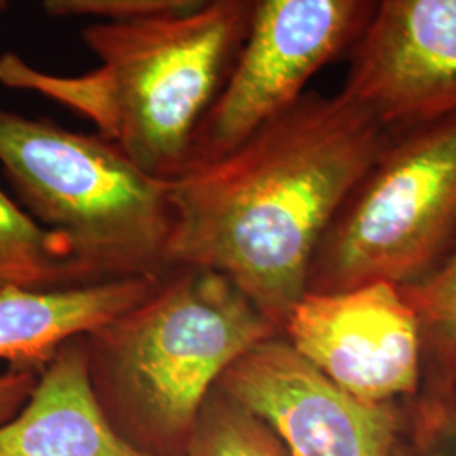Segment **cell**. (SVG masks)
Here are the masks:
<instances>
[{"label":"cell","instance_id":"6da1fadb","mask_svg":"<svg viewBox=\"0 0 456 456\" xmlns=\"http://www.w3.org/2000/svg\"><path fill=\"white\" fill-rule=\"evenodd\" d=\"M392 134L342 90H306L169 181V269L224 274L282 335L316 247Z\"/></svg>","mask_w":456,"mask_h":456},{"label":"cell","instance_id":"7a4b0ae2","mask_svg":"<svg viewBox=\"0 0 456 456\" xmlns=\"http://www.w3.org/2000/svg\"><path fill=\"white\" fill-rule=\"evenodd\" d=\"M247 19L248 0H218L178 16L100 20L82 33L94 69L54 75L5 53L0 83L63 105L151 176L175 180L232 77Z\"/></svg>","mask_w":456,"mask_h":456},{"label":"cell","instance_id":"3957f363","mask_svg":"<svg viewBox=\"0 0 456 456\" xmlns=\"http://www.w3.org/2000/svg\"><path fill=\"white\" fill-rule=\"evenodd\" d=\"M276 335L228 277L173 267L83 345L98 406L118 436L147 456H184L220 377Z\"/></svg>","mask_w":456,"mask_h":456},{"label":"cell","instance_id":"277c9868","mask_svg":"<svg viewBox=\"0 0 456 456\" xmlns=\"http://www.w3.org/2000/svg\"><path fill=\"white\" fill-rule=\"evenodd\" d=\"M0 164L26 212L65 240L92 282L169 271V181L114 141L0 110Z\"/></svg>","mask_w":456,"mask_h":456},{"label":"cell","instance_id":"5b68a950","mask_svg":"<svg viewBox=\"0 0 456 456\" xmlns=\"http://www.w3.org/2000/svg\"><path fill=\"white\" fill-rule=\"evenodd\" d=\"M456 242V112L391 141L314 250L306 293L375 281L406 286L429 274Z\"/></svg>","mask_w":456,"mask_h":456},{"label":"cell","instance_id":"8992f818","mask_svg":"<svg viewBox=\"0 0 456 456\" xmlns=\"http://www.w3.org/2000/svg\"><path fill=\"white\" fill-rule=\"evenodd\" d=\"M375 2L248 0L244 45L224 94L196 134L186 169L228 152L301 97L326 66L350 58Z\"/></svg>","mask_w":456,"mask_h":456},{"label":"cell","instance_id":"52a82bcc","mask_svg":"<svg viewBox=\"0 0 456 456\" xmlns=\"http://www.w3.org/2000/svg\"><path fill=\"white\" fill-rule=\"evenodd\" d=\"M215 387L259 416L291 456H414L409 409L352 395L282 335L252 346Z\"/></svg>","mask_w":456,"mask_h":456},{"label":"cell","instance_id":"ba28073f","mask_svg":"<svg viewBox=\"0 0 456 456\" xmlns=\"http://www.w3.org/2000/svg\"><path fill=\"white\" fill-rule=\"evenodd\" d=\"M282 337L323 374L369 403L418 397L423 348L418 318L397 284L305 293Z\"/></svg>","mask_w":456,"mask_h":456},{"label":"cell","instance_id":"9c48e42d","mask_svg":"<svg viewBox=\"0 0 456 456\" xmlns=\"http://www.w3.org/2000/svg\"><path fill=\"white\" fill-rule=\"evenodd\" d=\"M345 95L391 132L456 112V0H377Z\"/></svg>","mask_w":456,"mask_h":456},{"label":"cell","instance_id":"30bf717a","mask_svg":"<svg viewBox=\"0 0 456 456\" xmlns=\"http://www.w3.org/2000/svg\"><path fill=\"white\" fill-rule=\"evenodd\" d=\"M0 456H147L109 423L92 389L83 337L49 360L24 408L0 426Z\"/></svg>","mask_w":456,"mask_h":456},{"label":"cell","instance_id":"8fae6325","mask_svg":"<svg viewBox=\"0 0 456 456\" xmlns=\"http://www.w3.org/2000/svg\"><path fill=\"white\" fill-rule=\"evenodd\" d=\"M161 277H124L63 289L0 293V360L12 370L41 374L63 343L97 330L137 305Z\"/></svg>","mask_w":456,"mask_h":456},{"label":"cell","instance_id":"7c38bea8","mask_svg":"<svg viewBox=\"0 0 456 456\" xmlns=\"http://www.w3.org/2000/svg\"><path fill=\"white\" fill-rule=\"evenodd\" d=\"M399 288L418 318L423 348L421 387L408 403L409 414L414 423H426L455 403L456 242L429 274Z\"/></svg>","mask_w":456,"mask_h":456},{"label":"cell","instance_id":"4fadbf2b","mask_svg":"<svg viewBox=\"0 0 456 456\" xmlns=\"http://www.w3.org/2000/svg\"><path fill=\"white\" fill-rule=\"evenodd\" d=\"M85 284L94 282L73 261L65 240L0 191V293Z\"/></svg>","mask_w":456,"mask_h":456},{"label":"cell","instance_id":"5bb4252c","mask_svg":"<svg viewBox=\"0 0 456 456\" xmlns=\"http://www.w3.org/2000/svg\"><path fill=\"white\" fill-rule=\"evenodd\" d=\"M184 456H291L276 433L215 387L198 416Z\"/></svg>","mask_w":456,"mask_h":456},{"label":"cell","instance_id":"9a60e30c","mask_svg":"<svg viewBox=\"0 0 456 456\" xmlns=\"http://www.w3.org/2000/svg\"><path fill=\"white\" fill-rule=\"evenodd\" d=\"M218 0H43L54 17H98L102 20L178 16L208 7Z\"/></svg>","mask_w":456,"mask_h":456},{"label":"cell","instance_id":"2e32d148","mask_svg":"<svg viewBox=\"0 0 456 456\" xmlns=\"http://www.w3.org/2000/svg\"><path fill=\"white\" fill-rule=\"evenodd\" d=\"M409 436L414 456H456V403L438 419L409 421Z\"/></svg>","mask_w":456,"mask_h":456},{"label":"cell","instance_id":"e0dca14e","mask_svg":"<svg viewBox=\"0 0 456 456\" xmlns=\"http://www.w3.org/2000/svg\"><path fill=\"white\" fill-rule=\"evenodd\" d=\"M39 374L12 370L0 374V426L9 423L31 397Z\"/></svg>","mask_w":456,"mask_h":456},{"label":"cell","instance_id":"ac0fdd59","mask_svg":"<svg viewBox=\"0 0 456 456\" xmlns=\"http://www.w3.org/2000/svg\"><path fill=\"white\" fill-rule=\"evenodd\" d=\"M9 2H11V0H0V16H2V14L5 12V9L9 7Z\"/></svg>","mask_w":456,"mask_h":456},{"label":"cell","instance_id":"d6986e66","mask_svg":"<svg viewBox=\"0 0 456 456\" xmlns=\"http://www.w3.org/2000/svg\"><path fill=\"white\" fill-rule=\"evenodd\" d=\"M455 403H456V395H455ZM455 403H453V404H455Z\"/></svg>","mask_w":456,"mask_h":456}]
</instances>
